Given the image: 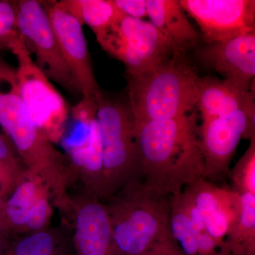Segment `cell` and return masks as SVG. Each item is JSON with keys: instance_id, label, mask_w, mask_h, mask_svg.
Returning <instances> with one entry per match:
<instances>
[{"instance_id": "6da1fadb", "label": "cell", "mask_w": 255, "mask_h": 255, "mask_svg": "<svg viewBox=\"0 0 255 255\" xmlns=\"http://www.w3.org/2000/svg\"><path fill=\"white\" fill-rule=\"evenodd\" d=\"M196 114L135 124L142 181L165 196L205 179Z\"/></svg>"}, {"instance_id": "7a4b0ae2", "label": "cell", "mask_w": 255, "mask_h": 255, "mask_svg": "<svg viewBox=\"0 0 255 255\" xmlns=\"http://www.w3.org/2000/svg\"><path fill=\"white\" fill-rule=\"evenodd\" d=\"M107 199L116 255H140L156 243L174 239L171 196L135 180Z\"/></svg>"}, {"instance_id": "3957f363", "label": "cell", "mask_w": 255, "mask_h": 255, "mask_svg": "<svg viewBox=\"0 0 255 255\" xmlns=\"http://www.w3.org/2000/svg\"><path fill=\"white\" fill-rule=\"evenodd\" d=\"M200 78L180 53L145 73L128 76V105L134 123L187 115L196 107Z\"/></svg>"}, {"instance_id": "277c9868", "label": "cell", "mask_w": 255, "mask_h": 255, "mask_svg": "<svg viewBox=\"0 0 255 255\" xmlns=\"http://www.w3.org/2000/svg\"><path fill=\"white\" fill-rule=\"evenodd\" d=\"M0 126L31 172L53 179L65 158L31 120L18 87L16 68L0 58Z\"/></svg>"}, {"instance_id": "5b68a950", "label": "cell", "mask_w": 255, "mask_h": 255, "mask_svg": "<svg viewBox=\"0 0 255 255\" xmlns=\"http://www.w3.org/2000/svg\"><path fill=\"white\" fill-rule=\"evenodd\" d=\"M97 120L102 139L106 199L128 183L142 180L135 137V124L128 105L107 98H96Z\"/></svg>"}, {"instance_id": "8992f818", "label": "cell", "mask_w": 255, "mask_h": 255, "mask_svg": "<svg viewBox=\"0 0 255 255\" xmlns=\"http://www.w3.org/2000/svg\"><path fill=\"white\" fill-rule=\"evenodd\" d=\"M6 48L14 54L18 87L28 113L36 127L53 143L63 135L69 115L63 96L37 67L19 33Z\"/></svg>"}, {"instance_id": "52a82bcc", "label": "cell", "mask_w": 255, "mask_h": 255, "mask_svg": "<svg viewBox=\"0 0 255 255\" xmlns=\"http://www.w3.org/2000/svg\"><path fill=\"white\" fill-rule=\"evenodd\" d=\"M95 36L106 53L123 63L127 76L152 70L177 53L152 23L127 16Z\"/></svg>"}, {"instance_id": "ba28073f", "label": "cell", "mask_w": 255, "mask_h": 255, "mask_svg": "<svg viewBox=\"0 0 255 255\" xmlns=\"http://www.w3.org/2000/svg\"><path fill=\"white\" fill-rule=\"evenodd\" d=\"M14 3L18 33L32 57L34 56L37 67L50 82L82 98L80 87L64 59L41 1L18 0Z\"/></svg>"}, {"instance_id": "9c48e42d", "label": "cell", "mask_w": 255, "mask_h": 255, "mask_svg": "<svg viewBox=\"0 0 255 255\" xmlns=\"http://www.w3.org/2000/svg\"><path fill=\"white\" fill-rule=\"evenodd\" d=\"M199 136L205 179L211 182L224 179L240 141L255 136V107L203 122Z\"/></svg>"}, {"instance_id": "30bf717a", "label": "cell", "mask_w": 255, "mask_h": 255, "mask_svg": "<svg viewBox=\"0 0 255 255\" xmlns=\"http://www.w3.org/2000/svg\"><path fill=\"white\" fill-rule=\"evenodd\" d=\"M209 44L255 32L254 0H179Z\"/></svg>"}, {"instance_id": "8fae6325", "label": "cell", "mask_w": 255, "mask_h": 255, "mask_svg": "<svg viewBox=\"0 0 255 255\" xmlns=\"http://www.w3.org/2000/svg\"><path fill=\"white\" fill-rule=\"evenodd\" d=\"M69 69L76 80L82 97L96 100L101 90L96 80L91 55L83 26L58 4L57 1H41Z\"/></svg>"}, {"instance_id": "7c38bea8", "label": "cell", "mask_w": 255, "mask_h": 255, "mask_svg": "<svg viewBox=\"0 0 255 255\" xmlns=\"http://www.w3.org/2000/svg\"><path fill=\"white\" fill-rule=\"evenodd\" d=\"M184 189L189 191L200 211L210 236L220 248L229 250L225 239L237 214L240 194L231 188L219 187L204 178Z\"/></svg>"}, {"instance_id": "4fadbf2b", "label": "cell", "mask_w": 255, "mask_h": 255, "mask_svg": "<svg viewBox=\"0 0 255 255\" xmlns=\"http://www.w3.org/2000/svg\"><path fill=\"white\" fill-rule=\"evenodd\" d=\"M203 61L227 80L251 88L255 75V32L210 44L200 52Z\"/></svg>"}, {"instance_id": "5bb4252c", "label": "cell", "mask_w": 255, "mask_h": 255, "mask_svg": "<svg viewBox=\"0 0 255 255\" xmlns=\"http://www.w3.org/2000/svg\"><path fill=\"white\" fill-rule=\"evenodd\" d=\"M75 238L81 255H116L108 209L96 196L89 194L79 206Z\"/></svg>"}, {"instance_id": "9a60e30c", "label": "cell", "mask_w": 255, "mask_h": 255, "mask_svg": "<svg viewBox=\"0 0 255 255\" xmlns=\"http://www.w3.org/2000/svg\"><path fill=\"white\" fill-rule=\"evenodd\" d=\"M196 107L203 122L231 115L238 111L255 107V89L224 79L201 78Z\"/></svg>"}, {"instance_id": "2e32d148", "label": "cell", "mask_w": 255, "mask_h": 255, "mask_svg": "<svg viewBox=\"0 0 255 255\" xmlns=\"http://www.w3.org/2000/svg\"><path fill=\"white\" fill-rule=\"evenodd\" d=\"M151 23L177 53L196 44L199 35L191 26L178 0H146Z\"/></svg>"}, {"instance_id": "e0dca14e", "label": "cell", "mask_w": 255, "mask_h": 255, "mask_svg": "<svg viewBox=\"0 0 255 255\" xmlns=\"http://www.w3.org/2000/svg\"><path fill=\"white\" fill-rule=\"evenodd\" d=\"M225 242L231 255H255V194H240L237 214Z\"/></svg>"}, {"instance_id": "ac0fdd59", "label": "cell", "mask_w": 255, "mask_h": 255, "mask_svg": "<svg viewBox=\"0 0 255 255\" xmlns=\"http://www.w3.org/2000/svg\"><path fill=\"white\" fill-rule=\"evenodd\" d=\"M57 3L82 26L91 28L95 35L125 16L116 6L114 0H60Z\"/></svg>"}, {"instance_id": "d6986e66", "label": "cell", "mask_w": 255, "mask_h": 255, "mask_svg": "<svg viewBox=\"0 0 255 255\" xmlns=\"http://www.w3.org/2000/svg\"><path fill=\"white\" fill-rule=\"evenodd\" d=\"M80 170L88 194L106 199L102 139L97 117L89 124L86 151Z\"/></svg>"}, {"instance_id": "ffe728a7", "label": "cell", "mask_w": 255, "mask_h": 255, "mask_svg": "<svg viewBox=\"0 0 255 255\" xmlns=\"http://www.w3.org/2000/svg\"><path fill=\"white\" fill-rule=\"evenodd\" d=\"M37 196V187L33 181L20 182L14 187L0 209V233L5 235L14 228L26 226Z\"/></svg>"}, {"instance_id": "44dd1931", "label": "cell", "mask_w": 255, "mask_h": 255, "mask_svg": "<svg viewBox=\"0 0 255 255\" xmlns=\"http://www.w3.org/2000/svg\"><path fill=\"white\" fill-rule=\"evenodd\" d=\"M180 194L171 196V232L184 255H198L199 232L184 209Z\"/></svg>"}, {"instance_id": "7402d4cb", "label": "cell", "mask_w": 255, "mask_h": 255, "mask_svg": "<svg viewBox=\"0 0 255 255\" xmlns=\"http://www.w3.org/2000/svg\"><path fill=\"white\" fill-rule=\"evenodd\" d=\"M233 189L239 194H255V136L229 174Z\"/></svg>"}, {"instance_id": "603a6c76", "label": "cell", "mask_w": 255, "mask_h": 255, "mask_svg": "<svg viewBox=\"0 0 255 255\" xmlns=\"http://www.w3.org/2000/svg\"><path fill=\"white\" fill-rule=\"evenodd\" d=\"M54 242L51 235L43 231L25 238L15 248V255H52Z\"/></svg>"}, {"instance_id": "cb8c5ba5", "label": "cell", "mask_w": 255, "mask_h": 255, "mask_svg": "<svg viewBox=\"0 0 255 255\" xmlns=\"http://www.w3.org/2000/svg\"><path fill=\"white\" fill-rule=\"evenodd\" d=\"M18 34L14 1L1 0L0 1V50L6 48L9 41Z\"/></svg>"}, {"instance_id": "d4e9b609", "label": "cell", "mask_w": 255, "mask_h": 255, "mask_svg": "<svg viewBox=\"0 0 255 255\" xmlns=\"http://www.w3.org/2000/svg\"><path fill=\"white\" fill-rule=\"evenodd\" d=\"M49 204L46 198L37 196L28 215L26 226L28 229L38 231L46 225L48 219Z\"/></svg>"}, {"instance_id": "484cf974", "label": "cell", "mask_w": 255, "mask_h": 255, "mask_svg": "<svg viewBox=\"0 0 255 255\" xmlns=\"http://www.w3.org/2000/svg\"><path fill=\"white\" fill-rule=\"evenodd\" d=\"M116 6L125 16L142 19L147 16L146 0H114Z\"/></svg>"}, {"instance_id": "4316f807", "label": "cell", "mask_w": 255, "mask_h": 255, "mask_svg": "<svg viewBox=\"0 0 255 255\" xmlns=\"http://www.w3.org/2000/svg\"><path fill=\"white\" fill-rule=\"evenodd\" d=\"M14 150L11 141L0 134V163L18 171V159L15 155Z\"/></svg>"}, {"instance_id": "83f0119b", "label": "cell", "mask_w": 255, "mask_h": 255, "mask_svg": "<svg viewBox=\"0 0 255 255\" xmlns=\"http://www.w3.org/2000/svg\"><path fill=\"white\" fill-rule=\"evenodd\" d=\"M140 255H184L174 239L156 243Z\"/></svg>"}, {"instance_id": "f1b7e54d", "label": "cell", "mask_w": 255, "mask_h": 255, "mask_svg": "<svg viewBox=\"0 0 255 255\" xmlns=\"http://www.w3.org/2000/svg\"><path fill=\"white\" fill-rule=\"evenodd\" d=\"M18 171L0 163V196L5 198L11 185L14 184V179L16 177L15 174Z\"/></svg>"}, {"instance_id": "f546056e", "label": "cell", "mask_w": 255, "mask_h": 255, "mask_svg": "<svg viewBox=\"0 0 255 255\" xmlns=\"http://www.w3.org/2000/svg\"><path fill=\"white\" fill-rule=\"evenodd\" d=\"M4 236V235H3L2 233H0V255H1L4 248L5 241Z\"/></svg>"}, {"instance_id": "4dcf8cb0", "label": "cell", "mask_w": 255, "mask_h": 255, "mask_svg": "<svg viewBox=\"0 0 255 255\" xmlns=\"http://www.w3.org/2000/svg\"><path fill=\"white\" fill-rule=\"evenodd\" d=\"M5 198L3 196H0V209H1V206H2L3 202H4Z\"/></svg>"}]
</instances>
